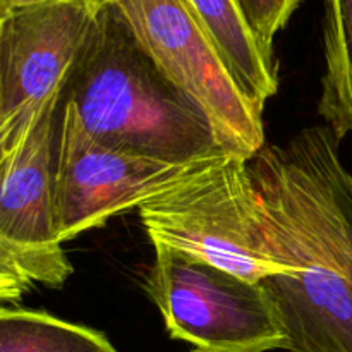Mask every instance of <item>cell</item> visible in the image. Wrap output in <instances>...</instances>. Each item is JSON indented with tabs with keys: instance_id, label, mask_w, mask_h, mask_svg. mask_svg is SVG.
Masks as SVG:
<instances>
[{
	"instance_id": "obj_1",
	"label": "cell",
	"mask_w": 352,
	"mask_h": 352,
	"mask_svg": "<svg viewBox=\"0 0 352 352\" xmlns=\"http://www.w3.org/2000/svg\"><path fill=\"white\" fill-rule=\"evenodd\" d=\"M336 134L305 127L250 162L274 254L263 280L289 352H352V174Z\"/></svg>"
},
{
	"instance_id": "obj_2",
	"label": "cell",
	"mask_w": 352,
	"mask_h": 352,
	"mask_svg": "<svg viewBox=\"0 0 352 352\" xmlns=\"http://www.w3.org/2000/svg\"><path fill=\"white\" fill-rule=\"evenodd\" d=\"M62 102L74 107L93 140L113 150L172 164L223 151L205 116L162 74L107 2Z\"/></svg>"
},
{
	"instance_id": "obj_3",
	"label": "cell",
	"mask_w": 352,
	"mask_h": 352,
	"mask_svg": "<svg viewBox=\"0 0 352 352\" xmlns=\"http://www.w3.org/2000/svg\"><path fill=\"white\" fill-rule=\"evenodd\" d=\"M155 250H172L250 282L294 274L268 241L250 162L222 151L140 210Z\"/></svg>"
},
{
	"instance_id": "obj_4",
	"label": "cell",
	"mask_w": 352,
	"mask_h": 352,
	"mask_svg": "<svg viewBox=\"0 0 352 352\" xmlns=\"http://www.w3.org/2000/svg\"><path fill=\"white\" fill-rule=\"evenodd\" d=\"M119 10L162 74L205 116L217 144L251 162L265 148L251 103L186 0H103Z\"/></svg>"
},
{
	"instance_id": "obj_5",
	"label": "cell",
	"mask_w": 352,
	"mask_h": 352,
	"mask_svg": "<svg viewBox=\"0 0 352 352\" xmlns=\"http://www.w3.org/2000/svg\"><path fill=\"white\" fill-rule=\"evenodd\" d=\"M168 336L205 352L287 349L263 282H250L172 250H155L144 282Z\"/></svg>"
},
{
	"instance_id": "obj_6",
	"label": "cell",
	"mask_w": 352,
	"mask_h": 352,
	"mask_svg": "<svg viewBox=\"0 0 352 352\" xmlns=\"http://www.w3.org/2000/svg\"><path fill=\"white\" fill-rule=\"evenodd\" d=\"M60 100L0 155V299L19 302L38 285L58 289L74 267L57 234L54 151Z\"/></svg>"
},
{
	"instance_id": "obj_7",
	"label": "cell",
	"mask_w": 352,
	"mask_h": 352,
	"mask_svg": "<svg viewBox=\"0 0 352 352\" xmlns=\"http://www.w3.org/2000/svg\"><path fill=\"white\" fill-rule=\"evenodd\" d=\"M222 153V151H219ZM184 164L113 150L93 140L74 107L60 100L54 151V205L60 243L76 239L195 174L217 157Z\"/></svg>"
},
{
	"instance_id": "obj_8",
	"label": "cell",
	"mask_w": 352,
	"mask_h": 352,
	"mask_svg": "<svg viewBox=\"0 0 352 352\" xmlns=\"http://www.w3.org/2000/svg\"><path fill=\"white\" fill-rule=\"evenodd\" d=\"M103 0H62L0 19V155L62 100Z\"/></svg>"
},
{
	"instance_id": "obj_9",
	"label": "cell",
	"mask_w": 352,
	"mask_h": 352,
	"mask_svg": "<svg viewBox=\"0 0 352 352\" xmlns=\"http://www.w3.org/2000/svg\"><path fill=\"white\" fill-rule=\"evenodd\" d=\"M219 48L234 79L256 109L278 91V67L251 30L239 0H186Z\"/></svg>"
},
{
	"instance_id": "obj_10",
	"label": "cell",
	"mask_w": 352,
	"mask_h": 352,
	"mask_svg": "<svg viewBox=\"0 0 352 352\" xmlns=\"http://www.w3.org/2000/svg\"><path fill=\"white\" fill-rule=\"evenodd\" d=\"M323 54L318 113L340 141L352 133V0H325Z\"/></svg>"
},
{
	"instance_id": "obj_11",
	"label": "cell",
	"mask_w": 352,
	"mask_h": 352,
	"mask_svg": "<svg viewBox=\"0 0 352 352\" xmlns=\"http://www.w3.org/2000/svg\"><path fill=\"white\" fill-rule=\"evenodd\" d=\"M0 352H117L98 330L47 311L2 308Z\"/></svg>"
},
{
	"instance_id": "obj_12",
	"label": "cell",
	"mask_w": 352,
	"mask_h": 352,
	"mask_svg": "<svg viewBox=\"0 0 352 352\" xmlns=\"http://www.w3.org/2000/svg\"><path fill=\"white\" fill-rule=\"evenodd\" d=\"M251 30L270 55L275 36L287 26L302 0H239Z\"/></svg>"
},
{
	"instance_id": "obj_13",
	"label": "cell",
	"mask_w": 352,
	"mask_h": 352,
	"mask_svg": "<svg viewBox=\"0 0 352 352\" xmlns=\"http://www.w3.org/2000/svg\"><path fill=\"white\" fill-rule=\"evenodd\" d=\"M54 2H62V0H0V19L12 16L16 12H21V10L47 6V3Z\"/></svg>"
},
{
	"instance_id": "obj_14",
	"label": "cell",
	"mask_w": 352,
	"mask_h": 352,
	"mask_svg": "<svg viewBox=\"0 0 352 352\" xmlns=\"http://www.w3.org/2000/svg\"><path fill=\"white\" fill-rule=\"evenodd\" d=\"M191 352H205V351H198V349H195V351H191Z\"/></svg>"
}]
</instances>
